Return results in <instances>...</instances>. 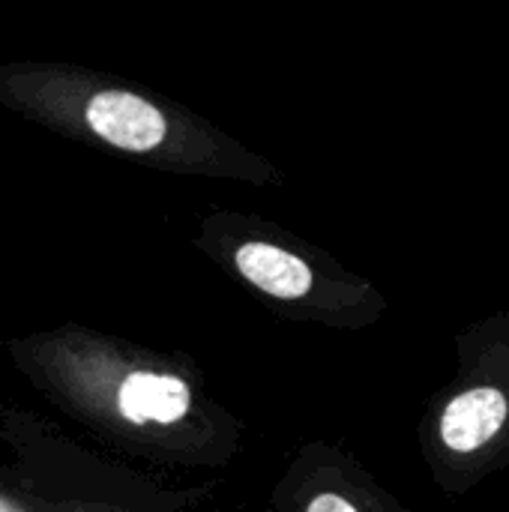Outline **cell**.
Masks as SVG:
<instances>
[{"mask_svg": "<svg viewBox=\"0 0 509 512\" xmlns=\"http://www.w3.org/2000/svg\"><path fill=\"white\" fill-rule=\"evenodd\" d=\"M309 512H357L345 498H339V495H333V492H327V495H318L312 504H309Z\"/></svg>", "mask_w": 509, "mask_h": 512, "instance_id": "obj_5", "label": "cell"}, {"mask_svg": "<svg viewBox=\"0 0 509 512\" xmlns=\"http://www.w3.org/2000/svg\"><path fill=\"white\" fill-rule=\"evenodd\" d=\"M507 420V399L492 390H468L456 396L441 420V438L450 450L456 453H474L486 441H492Z\"/></svg>", "mask_w": 509, "mask_h": 512, "instance_id": "obj_3", "label": "cell"}, {"mask_svg": "<svg viewBox=\"0 0 509 512\" xmlns=\"http://www.w3.org/2000/svg\"><path fill=\"white\" fill-rule=\"evenodd\" d=\"M0 108L147 165L273 180L261 156L183 102L108 69L69 60L0 63Z\"/></svg>", "mask_w": 509, "mask_h": 512, "instance_id": "obj_1", "label": "cell"}, {"mask_svg": "<svg viewBox=\"0 0 509 512\" xmlns=\"http://www.w3.org/2000/svg\"><path fill=\"white\" fill-rule=\"evenodd\" d=\"M120 414L129 423H177L189 411V387L174 375L132 372L117 393Z\"/></svg>", "mask_w": 509, "mask_h": 512, "instance_id": "obj_4", "label": "cell"}, {"mask_svg": "<svg viewBox=\"0 0 509 512\" xmlns=\"http://www.w3.org/2000/svg\"><path fill=\"white\" fill-rule=\"evenodd\" d=\"M234 267L246 282L279 300L306 297L315 285V270L297 252L258 237L240 240L234 246Z\"/></svg>", "mask_w": 509, "mask_h": 512, "instance_id": "obj_2", "label": "cell"}]
</instances>
